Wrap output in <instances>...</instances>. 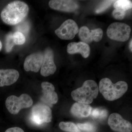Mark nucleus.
<instances>
[{
    "mask_svg": "<svg viewBox=\"0 0 132 132\" xmlns=\"http://www.w3.org/2000/svg\"><path fill=\"white\" fill-rule=\"evenodd\" d=\"M28 5L21 1L10 3L3 9L1 18L4 23L15 26L22 22L27 17L29 12Z\"/></svg>",
    "mask_w": 132,
    "mask_h": 132,
    "instance_id": "obj_1",
    "label": "nucleus"
},
{
    "mask_svg": "<svg viewBox=\"0 0 132 132\" xmlns=\"http://www.w3.org/2000/svg\"><path fill=\"white\" fill-rule=\"evenodd\" d=\"M128 86L126 82L121 81L113 84L108 78L102 79L99 82V90L104 98L113 101L121 98L126 92Z\"/></svg>",
    "mask_w": 132,
    "mask_h": 132,
    "instance_id": "obj_2",
    "label": "nucleus"
},
{
    "mask_svg": "<svg viewBox=\"0 0 132 132\" xmlns=\"http://www.w3.org/2000/svg\"><path fill=\"white\" fill-rule=\"evenodd\" d=\"M97 83L93 80L86 81L81 87L73 90L71 96L75 101L86 104H91L98 94Z\"/></svg>",
    "mask_w": 132,
    "mask_h": 132,
    "instance_id": "obj_3",
    "label": "nucleus"
},
{
    "mask_svg": "<svg viewBox=\"0 0 132 132\" xmlns=\"http://www.w3.org/2000/svg\"><path fill=\"white\" fill-rule=\"evenodd\" d=\"M33 101L28 95L23 94L20 97L11 95L8 97L5 102L6 108L12 114H18L21 109L29 108L33 105Z\"/></svg>",
    "mask_w": 132,
    "mask_h": 132,
    "instance_id": "obj_4",
    "label": "nucleus"
},
{
    "mask_svg": "<svg viewBox=\"0 0 132 132\" xmlns=\"http://www.w3.org/2000/svg\"><path fill=\"white\" fill-rule=\"evenodd\" d=\"M131 32L130 26L122 22H115L109 26L107 35L113 40L125 42L129 39Z\"/></svg>",
    "mask_w": 132,
    "mask_h": 132,
    "instance_id": "obj_5",
    "label": "nucleus"
},
{
    "mask_svg": "<svg viewBox=\"0 0 132 132\" xmlns=\"http://www.w3.org/2000/svg\"><path fill=\"white\" fill-rule=\"evenodd\" d=\"M52 112L51 109L46 105L37 104L33 107L31 110L32 121L37 125L48 123L52 121Z\"/></svg>",
    "mask_w": 132,
    "mask_h": 132,
    "instance_id": "obj_6",
    "label": "nucleus"
},
{
    "mask_svg": "<svg viewBox=\"0 0 132 132\" xmlns=\"http://www.w3.org/2000/svg\"><path fill=\"white\" fill-rule=\"evenodd\" d=\"M79 31L76 22L72 19H68L55 31V33L61 39L69 40L73 39Z\"/></svg>",
    "mask_w": 132,
    "mask_h": 132,
    "instance_id": "obj_7",
    "label": "nucleus"
},
{
    "mask_svg": "<svg viewBox=\"0 0 132 132\" xmlns=\"http://www.w3.org/2000/svg\"><path fill=\"white\" fill-rule=\"evenodd\" d=\"M108 124L111 128L116 131H132V124L117 113H112L110 115L108 119Z\"/></svg>",
    "mask_w": 132,
    "mask_h": 132,
    "instance_id": "obj_8",
    "label": "nucleus"
},
{
    "mask_svg": "<svg viewBox=\"0 0 132 132\" xmlns=\"http://www.w3.org/2000/svg\"><path fill=\"white\" fill-rule=\"evenodd\" d=\"M56 70L57 67L54 63L53 51L51 48H46L43 54V61L41 68V75L44 77H47L54 74Z\"/></svg>",
    "mask_w": 132,
    "mask_h": 132,
    "instance_id": "obj_9",
    "label": "nucleus"
},
{
    "mask_svg": "<svg viewBox=\"0 0 132 132\" xmlns=\"http://www.w3.org/2000/svg\"><path fill=\"white\" fill-rule=\"evenodd\" d=\"M103 31L101 28L90 30L86 26H82L79 29L78 35L82 42L90 44L93 41L99 42L101 40Z\"/></svg>",
    "mask_w": 132,
    "mask_h": 132,
    "instance_id": "obj_10",
    "label": "nucleus"
},
{
    "mask_svg": "<svg viewBox=\"0 0 132 132\" xmlns=\"http://www.w3.org/2000/svg\"><path fill=\"white\" fill-rule=\"evenodd\" d=\"M43 61V54L40 52L34 53L26 57L24 67L27 72L29 71L37 73L41 68Z\"/></svg>",
    "mask_w": 132,
    "mask_h": 132,
    "instance_id": "obj_11",
    "label": "nucleus"
},
{
    "mask_svg": "<svg viewBox=\"0 0 132 132\" xmlns=\"http://www.w3.org/2000/svg\"><path fill=\"white\" fill-rule=\"evenodd\" d=\"M41 86L43 90L41 100L50 106L56 104L58 101V97L57 93L55 92L54 86L47 81L42 82Z\"/></svg>",
    "mask_w": 132,
    "mask_h": 132,
    "instance_id": "obj_12",
    "label": "nucleus"
},
{
    "mask_svg": "<svg viewBox=\"0 0 132 132\" xmlns=\"http://www.w3.org/2000/svg\"><path fill=\"white\" fill-rule=\"evenodd\" d=\"M50 7L52 9L61 12H74L79 7L78 3L69 0H52L48 3Z\"/></svg>",
    "mask_w": 132,
    "mask_h": 132,
    "instance_id": "obj_13",
    "label": "nucleus"
},
{
    "mask_svg": "<svg viewBox=\"0 0 132 132\" xmlns=\"http://www.w3.org/2000/svg\"><path fill=\"white\" fill-rule=\"evenodd\" d=\"M19 77V72L15 69H0V87H2L14 84Z\"/></svg>",
    "mask_w": 132,
    "mask_h": 132,
    "instance_id": "obj_14",
    "label": "nucleus"
},
{
    "mask_svg": "<svg viewBox=\"0 0 132 132\" xmlns=\"http://www.w3.org/2000/svg\"><path fill=\"white\" fill-rule=\"evenodd\" d=\"M67 52L70 54L79 53L83 58L86 59L90 55V48L88 44L82 42H71L68 45Z\"/></svg>",
    "mask_w": 132,
    "mask_h": 132,
    "instance_id": "obj_15",
    "label": "nucleus"
},
{
    "mask_svg": "<svg viewBox=\"0 0 132 132\" xmlns=\"http://www.w3.org/2000/svg\"><path fill=\"white\" fill-rule=\"evenodd\" d=\"M92 108L88 104L76 102L71 107V113L78 118H86L91 113Z\"/></svg>",
    "mask_w": 132,
    "mask_h": 132,
    "instance_id": "obj_16",
    "label": "nucleus"
},
{
    "mask_svg": "<svg viewBox=\"0 0 132 132\" xmlns=\"http://www.w3.org/2000/svg\"><path fill=\"white\" fill-rule=\"evenodd\" d=\"M114 7L116 9L120 10L126 12L132 8L131 1L128 0H119L116 1L114 4Z\"/></svg>",
    "mask_w": 132,
    "mask_h": 132,
    "instance_id": "obj_17",
    "label": "nucleus"
},
{
    "mask_svg": "<svg viewBox=\"0 0 132 132\" xmlns=\"http://www.w3.org/2000/svg\"><path fill=\"white\" fill-rule=\"evenodd\" d=\"M59 127L61 130L68 132H78V127L72 122H61L59 124Z\"/></svg>",
    "mask_w": 132,
    "mask_h": 132,
    "instance_id": "obj_18",
    "label": "nucleus"
},
{
    "mask_svg": "<svg viewBox=\"0 0 132 132\" xmlns=\"http://www.w3.org/2000/svg\"><path fill=\"white\" fill-rule=\"evenodd\" d=\"M13 39L15 45H22L26 42L25 36L20 31H16L13 34Z\"/></svg>",
    "mask_w": 132,
    "mask_h": 132,
    "instance_id": "obj_19",
    "label": "nucleus"
},
{
    "mask_svg": "<svg viewBox=\"0 0 132 132\" xmlns=\"http://www.w3.org/2000/svg\"><path fill=\"white\" fill-rule=\"evenodd\" d=\"M15 45L13 39V34L10 32L7 35L5 43V49L7 53L12 51Z\"/></svg>",
    "mask_w": 132,
    "mask_h": 132,
    "instance_id": "obj_20",
    "label": "nucleus"
},
{
    "mask_svg": "<svg viewBox=\"0 0 132 132\" xmlns=\"http://www.w3.org/2000/svg\"><path fill=\"white\" fill-rule=\"evenodd\" d=\"M113 2V1H105L99 7L97 8L95 12L97 14H99L104 12L111 6V4Z\"/></svg>",
    "mask_w": 132,
    "mask_h": 132,
    "instance_id": "obj_21",
    "label": "nucleus"
},
{
    "mask_svg": "<svg viewBox=\"0 0 132 132\" xmlns=\"http://www.w3.org/2000/svg\"><path fill=\"white\" fill-rule=\"evenodd\" d=\"M125 11L115 9L112 12V15L114 19L118 20H122L124 19L126 15Z\"/></svg>",
    "mask_w": 132,
    "mask_h": 132,
    "instance_id": "obj_22",
    "label": "nucleus"
},
{
    "mask_svg": "<svg viewBox=\"0 0 132 132\" xmlns=\"http://www.w3.org/2000/svg\"><path fill=\"white\" fill-rule=\"evenodd\" d=\"M77 127H78L80 129L84 131H93L94 129V127L93 125L89 123H79L77 124Z\"/></svg>",
    "mask_w": 132,
    "mask_h": 132,
    "instance_id": "obj_23",
    "label": "nucleus"
},
{
    "mask_svg": "<svg viewBox=\"0 0 132 132\" xmlns=\"http://www.w3.org/2000/svg\"><path fill=\"white\" fill-rule=\"evenodd\" d=\"M5 132H24V130L20 128L14 127L7 129Z\"/></svg>",
    "mask_w": 132,
    "mask_h": 132,
    "instance_id": "obj_24",
    "label": "nucleus"
},
{
    "mask_svg": "<svg viewBox=\"0 0 132 132\" xmlns=\"http://www.w3.org/2000/svg\"><path fill=\"white\" fill-rule=\"evenodd\" d=\"M92 115L95 118H99L100 116V109H95L92 112Z\"/></svg>",
    "mask_w": 132,
    "mask_h": 132,
    "instance_id": "obj_25",
    "label": "nucleus"
},
{
    "mask_svg": "<svg viewBox=\"0 0 132 132\" xmlns=\"http://www.w3.org/2000/svg\"><path fill=\"white\" fill-rule=\"evenodd\" d=\"M132 39H131V40H130V46H129V48H130V51H131V52H132Z\"/></svg>",
    "mask_w": 132,
    "mask_h": 132,
    "instance_id": "obj_26",
    "label": "nucleus"
},
{
    "mask_svg": "<svg viewBox=\"0 0 132 132\" xmlns=\"http://www.w3.org/2000/svg\"><path fill=\"white\" fill-rule=\"evenodd\" d=\"M2 43L1 42L0 40V51L1 50L2 48Z\"/></svg>",
    "mask_w": 132,
    "mask_h": 132,
    "instance_id": "obj_27",
    "label": "nucleus"
},
{
    "mask_svg": "<svg viewBox=\"0 0 132 132\" xmlns=\"http://www.w3.org/2000/svg\"><path fill=\"white\" fill-rule=\"evenodd\" d=\"M78 132H80V131H79H79H78Z\"/></svg>",
    "mask_w": 132,
    "mask_h": 132,
    "instance_id": "obj_28",
    "label": "nucleus"
}]
</instances>
